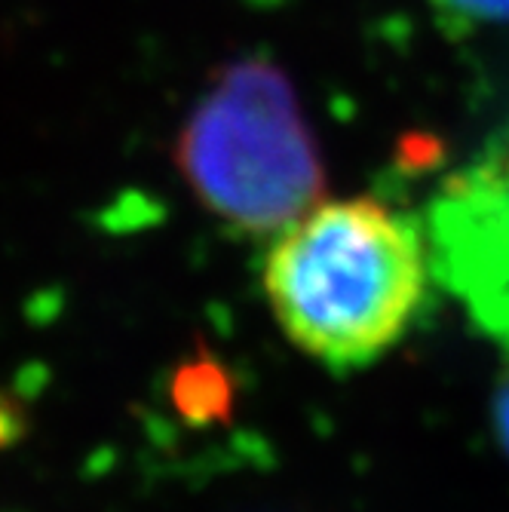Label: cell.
Returning a JSON list of instances; mask_svg holds the SVG:
<instances>
[{"label":"cell","instance_id":"obj_2","mask_svg":"<svg viewBox=\"0 0 509 512\" xmlns=\"http://www.w3.org/2000/svg\"><path fill=\"white\" fill-rule=\"evenodd\" d=\"M175 163L197 200L246 237L280 234L326 191L295 86L261 56L218 71L178 135Z\"/></svg>","mask_w":509,"mask_h":512},{"label":"cell","instance_id":"obj_3","mask_svg":"<svg viewBox=\"0 0 509 512\" xmlns=\"http://www.w3.org/2000/svg\"><path fill=\"white\" fill-rule=\"evenodd\" d=\"M427 252L439 283L482 329L509 344V172L494 160L451 178L427 212Z\"/></svg>","mask_w":509,"mask_h":512},{"label":"cell","instance_id":"obj_7","mask_svg":"<svg viewBox=\"0 0 509 512\" xmlns=\"http://www.w3.org/2000/svg\"><path fill=\"white\" fill-rule=\"evenodd\" d=\"M25 427V417H22V405L13 396L0 393V448H7L13 442H19Z\"/></svg>","mask_w":509,"mask_h":512},{"label":"cell","instance_id":"obj_8","mask_svg":"<svg viewBox=\"0 0 509 512\" xmlns=\"http://www.w3.org/2000/svg\"><path fill=\"white\" fill-rule=\"evenodd\" d=\"M503 172H509V138H506V145H503V151H497L494 157H491Z\"/></svg>","mask_w":509,"mask_h":512},{"label":"cell","instance_id":"obj_4","mask_svg":"<svg viewBox=\"0 0 509 512\" xmlns=\"http://www.w3.org/2000/svg\"><path fill=\"white\" fill-rule=\"evenodd\" d=\"M172 402L191 424H212L227 417L234 390H230L227 371L203 353L175 371Z\"/></svg>","mask_w":509,"mask_h":512},{"label":"cell","instance_id":"obj_1","mask_svg":"<svg viewBox=\"0 0 509 512\" xmlns=\"http://www.w3.org/2000/svg\"><path fill=\"white\" fill-rule=\"evenodd\" d=\"M430 273L424 230L356 197L316 203L276 234L264 292L295 347L347 371L375 362L411 329Z\"/></svg>","mask_w":509,"mask_h":512},{"label":"cell","instance_id":"obj_6","mask_svg":"<svg viewBox=\"0 0 509 512\" xmlns=\"http://www.w3.org/2000/svg\"><path fill=\"white\" fill-rule=\"evenodd\" d=\"M494 433L500 439V445L509 454V344H506V359L500 368V378H497V390H494Z\"/></svg>","mask_w":509,"mask_h":512},{"label":"cell","instance_id":"obj_5","mask_svg":"<svg viewBox=\"0 0 509 512\" xmlns=\"http://www.w3.org/2000/svg\"><path fill=\"white\" fill-rule=\"evenodd\" d=\"M445 31L467 34L473 28L509 25V0H430Z\"/></svg>","mask_w":509,"mask_h":512}]
</instances>
